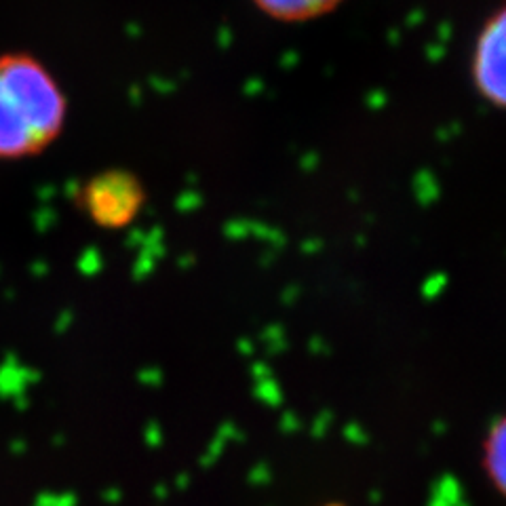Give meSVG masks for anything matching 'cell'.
Segmentation results:
<instances>
[{
  "instance_id": "1",
  "label": "cell",
  "mask_w": 506,
  "mask_h": 506,
  "mask_svg": "<svg viewBox=\"0 0 506 506\" xmlns=\"http://www.w3.org/2000/svg\"><path fill=\"white\" fill-rule=\"evenodd\" d=\"M68 101L49 68L28 53L0 55V161L47 150L64 131Z\"/></svg>"
},
{
  "instance_id": "2",
  "label": "cell",
  "mask_w": 506,
  "mask_h": 506,
  "mask_svg": "<svg viewBox=\"0 0 506 506\" xmlns=\"http://www.w3.org/2000/svg\"><path fill=\"white\" fill-rule=\"evenodd\" d=\"M473 81L490 103L506 108V4L479 32L473 55Z\"/></svg>"
},
{
  "instance_id": "3",
  "label": "cell",
  "mask_w": 506,
  "mask_h": 506,
  "mask_svg": "<svg viewBox=\"0 0 506 506\" xmlns=\"http://www.w3.org/2000/svg\"><path fill=\"white\" fill-rule=\"evenodd\" d=\"M142 205L137 181L127 173H103L84 188V209L101 226L127 224Z\"/></svg>"
},
{
  "instance_id": "4",
  "label": "cell",
  "mask_w": 506,
  "mask_h": 506,
  "mask_svg": "<svg viewBox=\"0 0 506 506\" xmlns=\"http://www.w3.org/2000/svg\"><path fill=\"white\" fill-rule=\"evenodd\" d=\"M268 17L285 23L308 21L334 11L342 0H252Z\"/></svg>"
},
{
  "instance_id": "5",
  "label": "cell",
  "mask_w": 506,
  "mask_h": 506,
  "mask_svg": "<svg viewBox=\"0 0 506 506\" xmlns=\"http://www.w3.org/2000/svg\"><path fill=\"white\" fill-rule=\"evenodd\" d=\"M483 462L492 483L506 496V418L492 426L483 447Z\"/></svg>"
},
{
  "instance_id": "6",
  "label": "cell",
  "mask_w": 506,
  "mask_h": 506,
  "mask_svg": "<svg viewBox=\"0 0 506 506\" xmlns=\"http://www.w3.org/2000/svg\"><path fill=\"white\" fill-rule=\"evenodd\" d=\"M330 506H339V505H330Z\"/></svg>"
}]
</instances>
